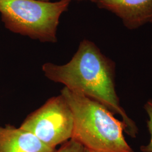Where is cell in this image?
<instances>
[{"instance_id":"1","label":"cell","mask_w":152,"mask_h":152,"mask_svg":"<svg viewBox=\"0 0 152 152\" xmlns=\"http://www.w3.org/2000/svg\"><path fill=\"white\" fill-rule=\"evenodd\" d=\"M42 69L49 80L95 100L113 114L120 115L127 126L126 134L136 137L139 129L121 106L115 89V64L93 42L82 40L75 54L66 64L56 65L48 62L42 65Z\"/></svg>"},{"instance_id":"2","label":"cell","mask_w":152,"mask_h":152,"mask_svg":"<svg viewBox=\"0 0 152 152\" xmlns=\"http://www.w3.org/2000/svg\"><path fill=\"white\" fill-rule=\"evenodd\" d=\"M61 94L72 110L73 139L92 152H134L125 139L127 126L104 105L66 87Z\"/></svg>"},{"instance_id":"3","label":"cell","mask_w":152,"mask_h":152,"mask_svg":"<svg viewBox=\"0 0 152 152\" xmlns=\"http://www.w3.org/2000/svg\"><path fill=\"white\" fill-rule=\"evenodd\" d=\"M71 1L0 0L1 20L12 32L41 42H57L60 16L68 10Z\"/></svg>"},{"instance_id":"4","label":"cell","mask_w":152,"mask_h":152,"mask_svg":"<svg viewBox=\"0 0 152 152\" xmlns=\"http://www.w3.org/2000/svg\"><path fill=\"white\" fill-rule=\"evenodd\" d=\"M74 125L72 110L60 94L50 99L29 114L20 127L32 132L48 146L56 149L57 145L71 139Z\"/></svg>"},{"instance_id":"5","label":"cell","mask_w":152,"mask_h":152,"mask_svg":"<svg viewBox=\"0 0 152 152\" xmlns=\"http://www.w3.org/2000/svg\"><path fill=\"white\" fill-rule=\"evenodd\" d=\"M96 4L120 18L131 30L149 23L152 16V0H98Z\"/></svg>"},{"instance_id":"6","label":"cell","mask_w":152,"mask_h":152,"mask_svg":"<svg viewBox=\"0 0 152 152\" xmlns=\"http://www.w3.org/2000/svg\"><path fill=\"white\" fill-rule=\"evenodd\" d=\"M55 150L20 127L0 126V152H54Z\"/></svg>"},{"instance_id":"7","label":"cell","mask_w":152,"mask_h":152,"mask_svg":"<svg viewBox=\"0 0 152 152\" xmlns=\"http://www.w3.org/2000/svg\"><path fill=\"white\" fill-rule=\"evenodd\" d=\"M54 152H92L81 143L71 139L64 142L61 147Z\"/></svg>"},{"instance_id":"8","label":"cell","mask_w":152,"mask_h":152,"mask_svg":"<svg viewBox=\"0 0 152 152\" xmlns=\"http://www.w3.org/2000/svg\"><path fill=\"white\" fill-rule=\"evenodd\" d=\"M144 108L149 117L147 124L148 129L151 135V140L147 145L141 146L140 151L142 152H152V100H148L144 105Z\"/></svg>"},{"instance_id":"9","label":"cell","mask_w":152,"mask_h":152,"mask_svg":"<svg viewBox=\"0 0 152 152\" xmlns=\"http://www.w3.org/2000/svg\"><path fill=\"white\" fill-rule=\"evenodd\" d=\"M69 1H71V0H69ZM78 1H82V0H78ZM88 1H91L92 2H94V3L96 4V2H97L98 0H88Z\"/></svg>"},{"instance_id":"10","label":"cell","mask_w":152,"mask_h":152,"mask_svg":"<svg viewBox=\"0 0 152 152\" xmlns=\"http://www.w3.org/2000/svg\"><path fill=\"white\" fill-rule=\"evenodd\" d=\"M38 1H44V2H49V1H50V0H38Z\"/></svg>"},{"instance_id":"11","label":"cell","mask_w":152,"mask_h":152,"mask_svg":"<svg viewBox=\"0 0 152 152\" xmlns=\"http://www.w3.org/2000/svg\"><path fill=\"white\" fill-rule=\"evenodd\" d=\"M149 23H152V16L151 17V19H150V22Z\"/></svg>"},{"instance_id":"12","label":"cell","mask_w":152,"mask_h":152,"mask_svg":"<svg viewBox=\"0 0 152 152\" xmlns=\"http://www.w3.org/2000/svg\"></svg>"}]
</instances>
